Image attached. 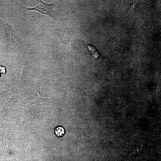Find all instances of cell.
<instances>
[{
    "instance_id": "1",
    "label": "cell",
    "mask_w": 161,
    "mask_h": 161,
    "mask_svg": "<svg viewBox=\"0 0 161 161\" xmlns=\"http://www.w3.org/2000/svg\"><path fill=\"white\" fill-rule=\"evenodd\" d=\"M39 1V4L32 8H27V10H35L44 14L48 15L55 19L56 17V13L54 10L53 4H46L41 0Z\"/></svg>"
},
{
    "instance_id": "2",
    "label": "cell",
    "mask_w": 161,
    "mask_h": 161,
    "mask_svg": "<svg viewBox=\"0 0 161 161\" xmlns=\"http://www.w3.org/2000/svg\"><path fill=\"white\" fill-rule=\"evenodd\" d=\"M13 95V93L10 91L3 92L0 94V100L3 103L8 104Z\"/></svg>"
},
{
    "instance_id": "3",
    "label": "cell",
    "mask_w": 161,
    "mask_h": 161,
    "mask_svg": "<svg viewBox=\"0 0 161 161\" xmlns=\"http://www.w3.org/2000/svg\"><path fill=\"white\" fill-rule=\"evenodd\" d=\"M55 134L59 137L63 136L65 132L64 129L61 127H58L56 128L55 129Z\"/></svg>"
},
{
    "instance_id": "4",
    "label": "cell",
    "mask_w": 161,
    "mask_h": 161,
    "mask_svg": "<svg viewBox=\"0 0 161 161\" xmlns=\"http://www.w3.org/2000/svg\"><path fill=\"white\" fill-rule=\"evenodd\" d=\"M5 72V68L3 66H0V72L4 73Z\"/></svg>"
}]
</instances>
